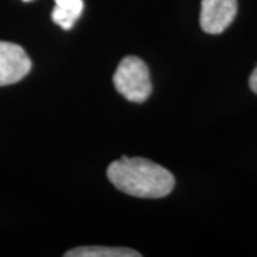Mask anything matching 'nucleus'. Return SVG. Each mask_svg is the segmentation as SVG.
Returning <instances> with one entry per match:
<instances>
[{
    "mask_svg": "<svg viewBox=\"0 0 257 257\" xmlns=\"http://www.w3.org/2000/svg\"><path fill=\"white\" fill-rule=\"evenodd\" d=\"M66 257H140L142 254L126 247H107V246H87L76 247L67 251Z\"/></svg>",
    "mask_w": 257,
    "mask_h": 257,
    "instance_id": "423d86ee",
    "label": "nucleus"
},
{
    "mask_svg": "<svg viewBox=\"0 0 257 257\" xmlns=\"http://www.w3.org/2000/svg\"><path fill=\"white\" fill-rule=\"evenodd\" d=\"M56 6L52 13V19L56 25L64 30L73 28L76 20L83 12V0H55Z\"/></svg>",
    "mask_w": 257,
    "mask_h": 257,
    "instance_id": "39448f33",
    "label": "nucleus"
},
{
    "mask_svg": "<svg viewBox=\"0 0 257 257\" xmlns=\"http://www.w3.org/2000/svg\"><path fill=\"white\" fill-rule=\"evenodd\" d=\"M23 2H30V0H23Z\"/></svg>",
    "mask_w": 257,
    "mask_h": 257,
    "instance_id": "6e6552de",
    "label": "nucleus"
},
{
    "mask_svg": "<svg viewBox=\"0 0 257 257\" xmlns=\"http://www.w3.org/2000/svg\"><path fill=\"white\" fill-rule=\"evenodd\" d=\"M248 84H250V89L257 94V67L253 70V73H251V76H250Z\"/></svg>",
    "mask_w": 257,
    "mask_h": 257,
    "instance_id": "0eeeda50",
    "label": "nucleus"
},
{
    "mask_svg": "<svg viewBox=\"0 0 257 257\" xmlns=\"http://www.w3.org/2000/svg\"><path fill=\"white\" fill-rule=\"evenodd\" d=\"M107 177L120 192L143 197H165L175 187L173 175L145 157H126L114 160L107 167Z\"/></svg>",
    "mask_w": 257,
    "mask_h": 257,
    "instance_id": "f257e3e1",
    "label": "nucleus"
},
{
    "mask_svg": "<svg viewBox=\"0 0 257 257\" xmlns=\"http://www.w3.org/2000/svg\"><path fill=\"white\" fill-rule=\"evenodd\" d=\"M237 15V0H202L200 26L209 35H219L229 28Z\"/></svg>",
    "mask_w": 257,
    "mask_h": 257,
    "instance_id": "20e7f679",
    "label": "nucleus"
},
{
    "mask_svg": "<svg viewBox=\"0 0 257 257\" xmlns=\"http://www.w3.org/2000/svg\"><path fill=\"white\" fill-rule=\"evenodd\" d=\"M116 90L128 101L143 103L152 93V80L147 64L136 56L124 57L113 76Z\"/></svg>",
    "mask_w": 257,
    "mask_h": 257,
    "instance_id": "f03ea898",
    "label": "nucleus"
},
{
    "mask_svg": "<svg viewBox=\"0 0 257 257\" xmlns=\"http://www.w3.org/2000/svg\"><path fill=\"white\" fill-rule=\"evenodd\" d=\"M32 69L25 49L15 43L0 42V86L20 82Z\"/></svg>",
    "mask_w": 257,
    "mask_h": 257,
    "instance_id": "7ed1b4c3",
    "label": "nucleus"
}]
</instances>
